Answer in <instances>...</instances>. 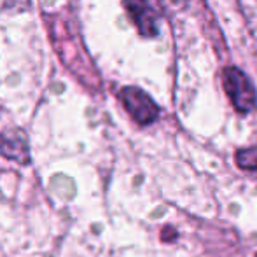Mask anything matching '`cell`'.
Returning a JSON list of instances; mask_svg holds the SVG:
<instances>
[{
  "label": "cell",
  "mask_w": 257,
  "mask_h": 257,
  "mask_svg": "<svg viewBox=\"0 0 257 257\" xmlns=\"http://www.w3.org/2000/svg\"><path fill=\"white\" fill-rule=\"evenodd\" d=\"M224 89L240 114H248L255 107L257 95L250 79L236 67H227L222 75Z\"/></svg>",
  "instance_id": "6da1fadb"
},
{
  "label": "cell",
  "mask_w": 257,
  "mask_h": 257,
  "mask_svg": "<svg viewBox=\"0 0 257 257\" xmlns=\"http://www.w3.org/2000/svg\"><path fill=\"white\" fill-rule=\"evenodd\" d=\"M119 98H121L124 108L128 110V114L133 117V121H137L139 124L142 126L153 124L156 119H158L159 107L140 88H135V86L122 88L121 93H119Z\"/></svg>",
  "instance_id": "7a4b0ae2"
},
{
  "label": "cell",
  "mask_w": 257,
  "mask_h": 257,
  "mask_svg": "<svg viewBox=\"0 0 257 257\" xmlns=\"http://www.w3.org/2000/svg\"><path fill=\"white\" fill-rule=\"evenodd\" d=\"M124 9L130 14L133 25L144 37H156L159 32L158 13L151 0H124Z\"/></svg>",
  "instance_id": "3957f363"
},
{
  "label": "cell",
  "mask_w": 257,
  "mask_h": 257,
  "mask_svg": "<svg viewBox=\"0 0 257 257\" xmlns=\"http://www.w3.org/2000/svg\"><path fill=\"white\" fill-rule=\"evenodd\" d=\"M0 156L13 159L21 165H28L30 153H28L27 139L21 132H11L0 135Z\"/></svg>",
  "instance_id": "277c9868"
},
{
  "label": "cell",
  "mask_w": 257,
  "mask_h": 257,
  "mask_svg": "<svg viewBox=\"0 0 257 257\" xmlns=\"http://www.w3.org/2000/svg\"><path fill=\"white\" fill-rule=\"evenodd\" d=\"M236 163L241 170L245 172L254 173L257 170V149H243L238 151L236 154Z\"/></svg>",
  "instance_id": "5b68a950"
}]
</instances>
